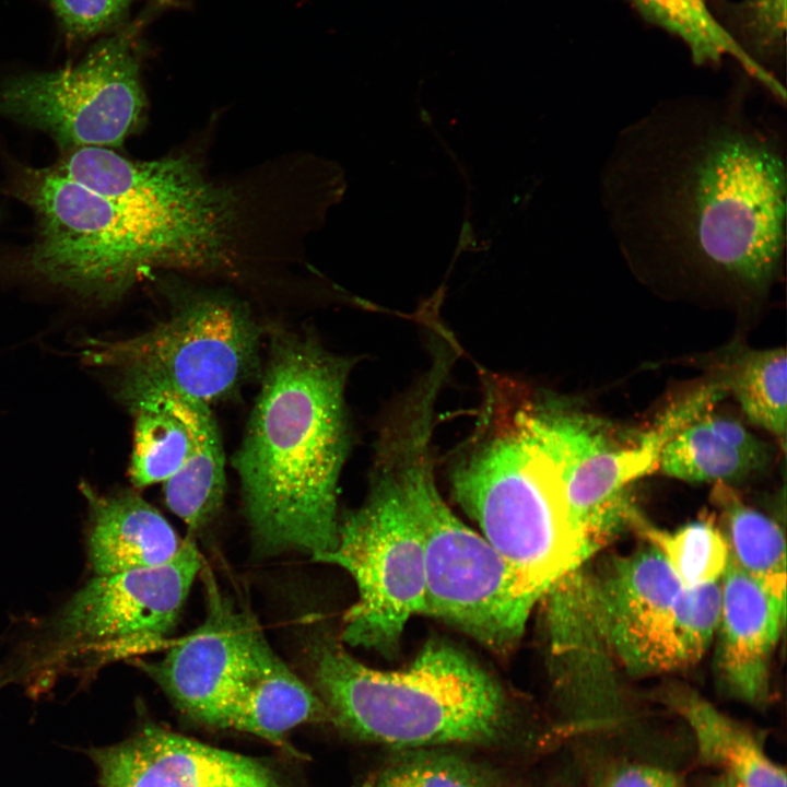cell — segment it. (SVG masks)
<instances>
[{
    "mask_svg": "<svg viewBox=\"0 0 787 787\" xmlns=\"http://www.w3.org/2000/svg\"><path fill=\"white\" fill-rule=\"evenodd\" d=\"M786 132L743 97L661 104L622 129L600 202L632 265L766 294L786 251Z\"/></svg>",
    "mask_w": 787,
    "mask_h": 787,
    "instance_id": "6da1fadb",
    "label": "cell"
},
{
    "mask_svg": "<svg viewBox=\"0 0 787 787\" xmlns=\"http://www.w3.org/2000/svg\"><path fill=\"white\" fill-rule=\"evenodd\" d=\"M351 362L310 338L272 339L261 388L234 455L254 551L313 560L338 541V482L349 449Z\"/></svg>",
    "mask_w": 787,
    "mask_h": 787,
    "instance_id": "7a4b0ae2",
    "label": "cell"
},
{
    "mask_svg": "<svg viewBox=\"0 0 787 787\" xmlns=\"http://www.w3.org/2000/svg\"><path fill=\"white\" fill-rule=\"evenodd\" d=\"M471 434L449 468L451 492L482 536L545 595L596 551L573 525L545 399L483 373Z\"/></svg>",
    "mask_w": 787,
    "mask_h": 787,
    "instance_id": "3957f363",
    "label": "cell"
},
{
    "mask_svg": "<svg viewBox=\"0 0 787 787\" xmlns=\"http://www.w3.org/2000/svg\"><path fill=\"white\" fill-rule=\"evenodd\" d=\"M436 402L426 388L400 395L381 423L375 453L392 470L422 537L424 613L506 654L545 592L465 525L441 495L432 447Z\"/></svg>",
    "mask_w": 787,
    "mask_h": 787,
    "instance_id": "277c9868",
    "label": "cell"
},
{
    "mask_svg": "<svg viewBox=\"0 0 787 787\" xmlns=\"http://www.w3.org/2000/svg\"><path fill=\"white\" fill-rule=\"evenodd\" d=\"M317 694L330 719L365 741L400 749L491 744L508 728L506 697L470 656L430 641L398 671L371 668L332 641L312 647Z\"/></svg>",
    "mask_w": 787,
    "mask_h": 787,
    "instance_id": "5b68a950",
    "label": "cell"
},
{
    "mask_svg": "<svg viewBox=\"0 0 787 787\" xmlns=\"http://www.w3.org/2000/svg\"><path fill=\"white\" fill-rule=\"evenodd\" d=\"M14 192L37 219L30 265L51 283L103 302L122 296L146 271H218L234 251L131 211L49 168H24Z\"/></svg>",
    "mask_w": 787,
    "mask_h": 787,
    "instance_id": "8992f818",
    "label": "cell"
},
{
    "mask_svg": "<svg viewBox=\"0 0 787 787\" xmlns=\"http://www.w3.org/2000/svg\"><path fill=\"white\" fill-rule=\"evenodd\" d=\"M201 569L188 538L161 565L95 576L0 667V690L16 684L36 698L60 678L89 679L107 665L166 646Z\"/></svg>",
    "mask_w": 787,
    "mask_h": 787,
    "instance_id": "52a82bcc",
    "label": "cell"
},
{
    "mask_svg": "<svg viewBox=\"0 0 787 787\" xmlns=\"http://www.w3.org/2000/svg\"><path fill=\"white\" fill-rule=\"evenodd\" d=\"M84 359L117 372L121 400L166 391L210 407L257 375L259 331L235 298L198 293L148 332L94 342Z\"/></svg>",
    "mask_w": 787,
    "mask_h": 787,
    "instance_id": "ba28073f",
    "label": "cell"
},
{
    "mask_svg": "<svg viewBox=\"0 0 787 787\" xmlns=\"http://www.w3.org/2000/svg\"><path fill=\"white\" fill-rule=\"evenodd\" d=\"M314 561L345 569L357 600L344 615L342 641L396 656L406 624L425 612L422 537L396 477L374 454L363 504L339 521L336 547Z\"/></svg>",
    "mask_w": 787,
    "mask_h": 787,
    "instance_id": "9c48e42d",
    "label": "cell"
},
{
    "mask_svg": "<svg viewBox=\"0 0 787 787\" xmlns=\"http://www.w3.org/2000/svg\"><path fill=\"white\" fill-rule=\"evenodd\" d=\"M584 588L598 632L636 676L696 662L718 626L720 583L683 587L653 547L614 560Z\"/></svg>",
    "mask_w": 787,
    "mask_h": 787,
    "instance_id": "30bf717a",
    "label": "cell"
},
{
    "mask_svg": "<svg viewBox=\"0 0 787 787\" xmlns=\"http://www.w3.org/2000/svg\"><path fill=\"white\" fill-rule=\"evenodd\" d=\"M142 25L101 40L75 66L5 81L0 115L48 133L63 151L119 146L145 107L134 51Z\"/></svg>",
    "mask_w": 787,
    "mask_h": 787,
    "instance_id": "8fae6325",
    "label": "cell"
},
{
    "mask_svg": "<svg viewBox=\"0 0 787 787\" xmlns=\"http://www.w3.org/2000/svg\"><path fill=\"white\" fill-rule=\"evenodd\" d=\"M52 168L126 209L235 247L239 198L190 156L139 162L89 146L63 151Z\"/></svg>",
    "mask_w": 787,
    "mask_h": 787,
    "instance_id": "7c38bea8",
    "label": "cell"
},
{
    "mask_svg": "<svg viewBox=\"0 0 787 787\" xmlns=\"http://www.w3.org/2000/svg\"><path fill=\"white\" fill-rule=\"evenodd\" d=\"M559 437L561 472L571 520L598 551L636 510L627 498L630 484L658 469L666 433L655 425L630 445L610 438L595 420L551 402Z\"/></svg>",
    "mask_w": 787,
    "mask_h": 787,
    "instance_id": "4fadbf2b",
    "label": "cell"
},
{
    "mask_svg": "<svg viewBox=\"0 0 787 787\" xmlns=\"http://www.w3.org/2000/svg\"><path fill=\"white\" fill-rule=\"evenodd\" d=\"M203 579L207 611L202 623L173 643L161 659H137L134 663L184 715L205 726L225 728L254 618L237 609L209 569Z\"/></svg>",
    "mask_w": 787,
    "mask_h": 787,
    "instance_id": "5bb4252c",
    "label": "cell"
},
{
    "mask_svg": "<svg viewBox=\"0 0 787 787\" xmlns=\"http://www.w3.org/2000/svg\"><path fill=\"white\" fill-rule=\"evenodd\" d=\"M87 756L97 787H285L263 761L145 724Z\"/></svg>",
    "mask_w": 787,
    "mask_h": 787,
    "instance_id": "9a60e30c",
    "label": "cell"
},
{
    "mask_svg": "<svg viewBox=\"0 0 787 787\" xmlns=\"http://www.w3.org/2000/svg\"><path fill=\"white\" fill-rule=\"evenodd\" d=\"M717 663L726 691L763 706L770 697V661L786 618V603L772 596L729 556L720 583Z\"/></svg>",
    "mask_w": 787,
    "mask_h": 787,
    "instance_id": "2e32d148",
    "label": "cell"
},
{
    "mask_svg": "<svg viewBox=\"0 0 787 787\" xmlns=\"http://www.w3.org/2000/svg\"><path fill=\"white\" fill-rule=\"evenodd\" d=\"M328 718L329 713L318 694L277 655L254 621L227 710L225 729L247 732L271 743L285 745L284 736L293 728Z\"/></svg>",
    "mask_w": 787,
    "mask_h": 787,
    "instance_id": "e0dca14e",
    "label": "cell"
},
{
    "mask_svg": "<svg viewBox=\"0 0 787 787\" xmlns=\"http://www.w3.org/2000/svg\"><path fill=\"white\" fill-rule=\"evenodd\" d=\"M89 506L87 555L96 576L161 565L183 541L164 516L138 493L101 494L81 486Z\"/></svg>",
    "mask_w": 787,
    "mask_h": 787,
    "instance_id": "ac0fdd59",
    "label": "cell"
},
{
    "mask_svg": "<svg viewBox=\"0 0 787 787\" xmlns=\"http://www.w3.org/2000/svg\"><path fill=\"white\" fill-rule=\"evenodd\" d=\"M660 700L690 728L702 764L744 787H787L784 767L771 759L759 738L696 691L672 685Z\"/></svg>",
    "mask_w": 787,
    "mask_h": 787,
    "instance_id": "d6986e66",
    "label": "cell"
},
{
    "mask_svg": "<svg viewBox=\"0 0 787 787\" xmlns=\"http://www.w3.org/2000/svg\"><path fill=\"white\" fill-rule=\"evenodd\" d=\"M767 444L736 419L704 414L662 448L658 469L689 482L743 480L771 461Z\"/></svg>",
    "mask_w": 787,
    "mask_h": 787,
    "instance_id": "ffe728a7",
    "label": "cell"
},
{
    "mask_svg": "<svg viewBox=\"0 0 787 787\" xmlns=\"http://www.w3.org/2000/svg\"><path fill=\"white\" fill-rule=\"evenodd\" d=\"M134 416L130 478L137 488L165 482L193 445L188 399L158 391L122 400Z\"/></svg>",
    "mask_w": 787,
    "mask_h": 787,
    "instance_id": "44dd1931",
    "label": "cell"
},
{
    "mask_svg": "<svg viewBox=\"0 0 787 787\" xmlns=\"http://www.w3.org/2000/svg\"><path fill=\"white\" fill-rule=\"evenodd\" d=\"M193 445L181 468L164 482L168 508L191 530L216 516L226 486L224 451L210 407L188 399Z\"/></svg>",
    "mask_w": 787,
    "mask_h": 787,
    "instance_id": "7402d4cb",
    "label": "cell"
},
{
    "mask_svg": "<svg viewBox=\"0 0 787 787\" xmlns=\"http://www.w3.org/2000/svg\"><path fill=\"white\" fill-rule=\"evenodd\" d=\"M633 1L648 21L680 37L697 64L716 63L725 56L731 57L770 95L785 104V86L716 20L707 0Z\"/></svg>",
    "mask_w": 787,
    "mask_h": 787,
    "instance_id": "603a6c76",
    "label": "cell"
},
{
    "mask_svg": "<svg viewBox=\"0 0 787 787\" xmlns=\"http://www.w3.org/2000/svg\"><path fill=\"white\" fill-rule=\"evenodd\" d=\"M714 498L721 509L730 559L772 596L786 603V551L779 526L745 505L724 483H717Z\"/></svg>",
    "mask_w": 787,
    "mask_h": 787,
    "instance_id": "cb8c5ba5",
    "label": "cell"
},
{
    "mask_svg": "<svg viewBox=\"0 0 787 787\" xmlns=\"http://www.w3.org/2000/svg\"><path fill=\"white\" fill-rule=\"evenodd\" d=\"M720 379L745 416L755 425L785 439L787 359L784 348L744 350Z\"/></svg>",
    "mask_w": 787,
    "mask_h": 787,
    "instance_id": "d4e9b609",
    "label": "cell"
},
{
    "mask_svg": "<svg viewBox=\"0 0 787 787\" xmlns=\"http://www.w3.org/2000/svg\"><path fill=\"white\" fill-rule=\"evenodd\" d=\"M630 526L662 555L685 588L718 583L726 571L729 547L709 520H696L670 532L647 522L635 510Z\"/></svg>",
    "mask_w": 787,
    "mask_h": 787,
    "instance_id": "484cf974",
    "label": "cell"
},
{
    "mask_svg": "<svg viewBox=\"0 0 787 787\" xmlns=\"http://www.w3.org/2000/svg\"><path fill=\"white\" fill-rule=\"evenodd\" d=\"M374 787H500L483 764L436 748L406 749L378 773Z\"/></svg>",
    "mask_w": 787,
    "mask_h": 787,
    "instance_id": "4316f807",
    "label": "cell"
},
{
    "mask_svg": "<svg viewBox=\"0 0 787 787\" xmlns=\"http://www.w3.org/2000/svg\"><path fill=\"white\" fill-rule=\"evenodd\" d=\"M737 12L747 43L744 49L766 68L764 62L778 58L784 51L786 0H742Z\"/></svg>",
    "mask_w": 787,
    "mask_h": 787,
    "instance_id": "83f0119b",
    "label": "cell"
},
{
    "mask_svg": "<svg viewBox=\"0 0 787 787\" xmlns=\"http://www.w3.org/2000/svg\"><path fill=\"white\" fill-rule=\"evenodd\" d=\"M69 39H84L115 24L133 0H51Z\"/></svg>",
    "mask_w": 787,
    "mask_h": 787,
    "instance_id": "f1b7e54d",
    "label": "cell"
},
{
    "mask_svg": "<svg viewBox=\"0 0 787 787\" xmlns=\"http://www.w3.org/2000/svg\"><path fill=\"white\" fill-rule=\"evenodd\" d=\"M589 787H684L667 768L633 761H615L592 774Z\"/></svg>",
    "mask_w": 787,
    "mask_h": 787,
    "instance_id": "f546056e",
    "label": "cell"
},
{
    "mask_svg": "<svg viewBox=\"0 0 787 787\" xmlns=\"http://www.w3.org/2000/svg\"><path fill=\"white\" fill-rule=\"evenodd\" d=\"M702 787H744L738 780L729 775L717 773L715 776L709 777Z\"/></svg>",
    "mask_w": 787,
    "mask_h": 787,
    "instance_id": "4dcf8cb0",
    "label": "cell"
},
{
    "mask_svg": "<svg viewBox=\"0 0 787 787\" xmlns=\"http://www.w3.org/2000/svg\"><path fill=\"white\" fill-rule=\"evenodd\" d=\"M471 224L470 221L467 219L462 225L457 254H459L460 249H465L467 247V245L469 244L468 240L471 239Z\"/></svg>",
    "mask_w": 787,
    "mask_h": 787,
    "instance_id": "1f68e13d",
    "label": "cell"
},
{
    "mask_svg": "<svg viewBox=\"0 0 787 787\" xmlns=\"http://www.w3.org/2000/svg\"><path fill=\"white\" fill-rule=\"evenodd\" d=\"M420 118L424 124H431V116L425 109L420 110Z\"/></svg>",
    "mask_w": 787,
    "mask_h": 787,
    "instance_id": "d6a6232c",
    "label": "cell"
}]
</instances>
